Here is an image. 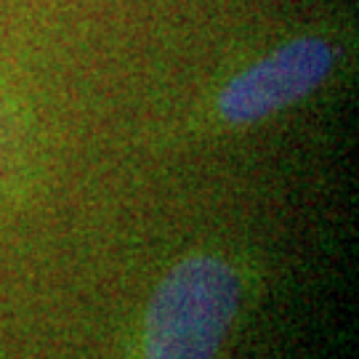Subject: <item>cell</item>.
<instances>
[{
    "mask_svg": "<svg viewBox=\"0 0 359 359\" xmlns=\"http://www.w3.org/2000/svg\"><path fill=\"white\" fill-rule=\"evenodd\" d=\"M243 283L229 261L197 253L157 285L144 314V359H213L229 333Z\"/></svg>",
    "mask_w": 359,
    "mask_h": 359,
    "instance_id": "obj_1",
    "label": "cell"
},
{
    "mask_svg": "<svg viewBox=\"0 0 359 359\" xmlns=\"http://www.w3.org/2000/svg\"><path fill=\"white\" fill-rule=\"evenodd\" d=\"M38 165V144L27 109L0 88V200L25 192Z\"/></svg>",
    "mask_w": 359,
    "mask_h": 359,
    "instance_id": "obj_3",
    "label": "cell"
},
{
    "mask_svg": "<svg viewBox=\"0 0 359 359\" xmlns=\"http://www.w3.org/2000/svg\"><path fill=\"white\" fill-rule=\"evenodd\" d=\"M335 48L320 35H301L234 75L218 93V115L229 126H250L306 99L330 77Z\"/></svg>",
    "mask_w": 359,
    "mask_h": 359,
    "instance_id": "obj_2",
    "label": "cell"
}]
</instances>
